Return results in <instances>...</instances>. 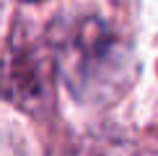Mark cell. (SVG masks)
<instances>
[{
    "instance_id": "1",
    "label": "cell",
    "mask_w": 158,
    "mask_h": 156,
    "mask_svg": "<svg viewBox=\"0 0 158 156\" xmlns=\"http://www.w3.org/2000/svg\"><path fill=\"white\" fill-rule=\"evenodd\" d=\"M60 70L73 94L81 99L111 94L124 81L127 47L98 18H81L60 42Z\"/></svg>"
},
{
    "instance_id": "2",
    "label": "cell",
    "mask_w": 158,
    "mask_h": 156,
    "mask_svg": "<svg viewBox=\"0 0 158 156\" xmlns=\"http://www.w3.org/2000/svg\"><path fill=\"white\" fill-rule=\"evenodd\" d=\"M3 81L10 83V89H5V94L13 96L18 102L21 94H29L39 99L44 96L47 91V78H44V70H42V60L31 52H23L16 50V55L8 57V70H3Z\"/></svg>"
},
{
    "instance_id": "3",
    "label": "cell",
    "mask_w": 158,
    "mask_h": 156,
    "mask_svg": "<svg viewBox=\"0 0 158 156\" xmlns=\"http://www.w3.org/2000/svg\"><path fill=\"white\" fill-rule=\"evenodd\" d=\"M26 3H36V0H26Z\"/></svg>"
}]
</instances>
